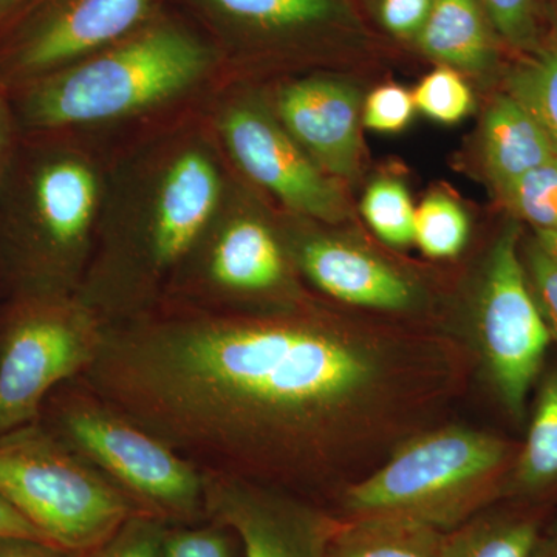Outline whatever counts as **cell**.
Returning <instances> with one entry per match:
<instances>
[{
	"label": "cell",
	"mask_w": 557,
	"mask_h": 557,
	"mask_svg": "<svg viewBox=\"0 0 557 557\" xmlns=\"http://www.w3.org/2000/svg\"><path fill=\"white\" fill-rule=\"evenodd\" d=\"M432 358L317 317L188 314L106 325L78 381L201 471L288 491L397 421Z\"/></svg>",
	"instance_id": "1"
},
{
	"label": "cell",
	"mask_w": 557,
	"mask_h": 557,
	"mask_svg": "<svg viewBox=\"0 0 557 557\" xmlns=\"http://www.w3.org/2000/svg\"><path fill=\"white\" fill-rule=\"evenodd\" d=\"M516 454L507 440L471 428L423 432L343 491L338 518L386 516L448 533L504 496Z\"/></svg>",
	"instance_id": "2"
},
{
	"label": "cell",
	"mask_w": 557,
	"mask_h": 557,
	"mask_svg": "<svg viewBox=\"0 0 557 557\" xmlns=\"http://www.w3.org/2000/svg\"><path fill=\"white\" fill-rule=\"evenodd\" d=\"M40 420L143 512L170 525L207 520L201 469L78 380L50 395Z\"/></svg>",
	"instance_id": "3"
},
{
	"label": "cell",
	"mask_w": 557,
	"mask_h": 557,
	"mask_svg": "<svg viewBox=\"0 0 557 557\" xmlns=\"http://www.w3.org/2000/svg\"><path fill=\"white\" fill-rule=\"evenodd\" d=\"M0 497L50 544L76 557L143 512L42 420L0 437Z\"/></svg>",
	"instance_id": "4"
},
{
	"label": "cell",
	"mask_w": 557,
	"mask_h": 557,
	"mask_svg": "<svg viewBox=\"0 0 557 557\" xmlns=\"http://www.w3.org/2000/svg\"><path fill=\"white\" fill-rule=\"evenodd\" d=\"M207 47L174 27L143 32L97 60L42 81L27 101L39 127L116 119L174 97L203 75Z\"/></svg>",
	"instance_id": "5"
},
{
	"label": "cell",
	"mask_w": 557,
	"mask_h": 557,
	"mask_svg": "<svg viewBox=\"0 0 557 557\" xmlns=\"http://www.w3.org/2000/svg\"><path fill=\"white\" fill-rule=\"evenodd\" d=\"M106 325L61 299H35L0 339V437L42 417L50 395L97 358Z\"/></svg>",
	"instance_id": "6"
},
{
	"label": "cell",
	"mask_w": 557,
	"mask_h": 557,
	"mask_svg": "<svg viewBox=\"0 0 557 557\" xmlns=\"http://www.w3.org/2000/svg\"><path fill=\"white\" fill-rule=\"evenodd\" d=\"M520 226L508 223L487 258L475 306V336L487 379L509 416L522 420L527 399L553 343L528 284Z\"/></svg>",
	"instance_id": "7"
},
{
	"label": "cell",
	"mask_w": 557,
	"mask_h": 557,
	"mask_svg": "<svg viewBox=\"0 0 557 557\" xmlns=\"http://www.w3.org/2000/svg\"><path fill=\"white\" fill-rule=\"evenodd\" d=\"M201 472L207 520L236 534L242 557H327L338 516L282 487Z\"/></svg>",
	"instance_id": "8"
},
{
	"label": "cell",
	"mask_w": 557,
	"mask_h": 557,
	"mask_svg": "<svg viewBox=\"0 0 557 557\" xmlns=\"http://www.w3.org/2000/svg\"><path fill=\"white\" fill-rule=\"evenodd\" d=\"M223 134L245 174L293 211L329 223L346 219V199L338 186L269 116L255 109L233 110Z\"/></svg>",
	"instance_id": "9"
},
{
	"label": "cell",
	"mask_w": 557,
	"mask_h": 557,
	"mask_svg": "<svg viewBox=\"0 0 557 557\" xmlns=\"http://www.w3.org/2000/svg\"><path fill=\"white\" fill-rule=\"evenodd\" d=\"M278 115L321 170L354 178L361 166V95L335 79L298 81L278 95Z\"/></svg>",
	"instance_id": "10"
},
{
	"label": "cell",
	"mask_w": 557,
	"mask_h": 557,
	"mask_svg": "<svg viewBox=\"0 0 557 557\" xmlns=\"http://www.w3.org/2000/svg\"><path fill=\"white\" fill-rule=\"evenodd\" d=\"M152 5L153 0H65L22 42L17 65L44 72L108 46L145 21Z\"/></svg>",
	"instance_id": "11"
},
{
	"label": "cell",
	"mask_w": 557,
	"mask_h": 557,
	"mask_svg": "<svg viewBox=\"0 0 557 557\" xmlns=\"http://www.w3.org/2000/svg\"><path fill=\"white\" fill-rule=\"evenodd\" d=\"M300 270L333 299L380 311H405L416 304L412 282L368 249L330 237L300 245Z\"/></svg>",
	"instance_id": "12"
},
{
	"label": "cell",
	"mask_w": 557,
	"mask_h": 557,
	"mask_svg": "<svg viewBox=\"0 0 557 557\" xmlns=\"http://www.w3.org/2000/svg\"><path fill=\"white\" fill-rule=\"evenodd\" d=\"M219 175L200 152L180 156L164 175L152 236L150 259L157 270L180 262L199 239L219 200Z\"/></svg>",
	"instance_id": "13"
},
{
	"label": "cell",
	"mask_w": 557,
	"mask_h": 557,
	"mask_svg": "<svg viewBox=\"0 0 557 557\" xmlns=\"http://www.w3.org/2000/svg\"><path fill=\"white\" fill-rule=\"evenodd\" d=\"M97 201V182L79 161H53L35 183L36 220L42 255L61 258L83 244Z\"/></svg>",
	"instance_id": "14"
},
{
	"label": "cell",
	"mask_w": 557,
	"mask_h": 557,
	"mask_svg": "<svg viewBox=\"0 0 557 557\" xmlns=\"http://www.w3.org/2000/svg\"><path fill=\"white\" fill-rule=\"evenodd\" d=\"M208 274L219 288L251 295L281 287L287 277V263L269 226L239 219L215 240Z\"/></svg>",
	"instance_id": "15"
},
{
	"label": "cell",
	"mask_w": 557,
	"mask_h": 557,
	"mask_svg": "<svg viewBox=\"0 0 557 557\" xmlns=\"http://www.w3.org/2000/svg\"><path fill=\"white\" fill-rule=\"evenodd\" d=\"M482 148L487 177L498 194L557 156L536 120L507 91L497 95L486 110Z\"/></svg>",
	"instance_id": "16"
},
{
	"label": "cell",
	"mask_w": 557,
	"mask_h": 557,
	"mask_svg": "<svg viewBox=\"0 0 557 557\" xmlns=\"http://www.w3.org/2000/svg\"><path fill=\"white\" fill-rule=\"evenodd\" d=\"M491 28L480 0H434L417 42L448 67L485 72L496 61Z\"/></svg>",
	"instance_id": "17"
},
{
	"label": "cell",
	"mask_w": 557,
	"mask_h": 557,
	"mask_svg": "<svg viewBox=\"0 0 557 557\" xmlns=\"http://www.w3.org/2000/svg\"><path fill=\"white\" fill-rule=\"evenodd\" d=\"M327 557H445V531L386 516L339 518Z\"/></svg>",
	"instance_id": "18"
},
{
	"label": "cell",
	"mask_w": 557,
	"mask_h": 557,
	"mask_svg": "<svg viewBox=\"0 0 557 557\" xmlns=\"http://www.w3.org/2000/svg\"><path fill=\"white\" fill-rule=\"evenodd\" d=\"M557 490V369L541 381L525 443L509 469L504 496L536 498Z\"/></svg>",
	"instance_id": "19"
},
{
	"label": "cell",
	"mask_w": 557,
	"mask_h": 557,
	"mask_svg": "<svg viewBox=\"0 0 557 557\" xmlns=\"http://www.w3.org/2000/svg\"><path fill=\"white\" fill-rule=\"evenodd\" d=\"M542 533L537 516L485 508L445 533V557H531Z\"/></svg>",
	"instance_id": "20"
},
{
	"label": "cell",
	"mask_w": 557,
	"mask_h": 557,
	"mask_svg": "<svg viewBox=\"0 0 557 557\" xmlns=\"http://www.w3.org/2000/svg\"><path fill=\"white\" fill-rule=\"evenodd\" d=\"M507 94L530 112L557 153V42L537 47L509 70Z\"/></svg>",
	"instance_id": "21"
},
{
	"label": "cell",
	"mask_w": 557,
	"mask_h": 557,
	"mask_svg": "<svg viewBox=\"0 0 557 557\" xmlns=\"http://www.w3.org/2000/svg\"><path fill=\"white\" fill-rule=\"evenodd\" d=\"M234 20L267 28L298 30L347 17L343 0H211Z\"/></svg>",
	"instance_id": "22"
},
{
	"label": "cell",
	"mask_w": 557,
	"mask_h": 557,
	"mask_svg": "<svg viewBox=\"0 0 557 557\" xmlns=\"http://www.w3.org/2000/svg\"><path fill=\"white\" fill-rule=\"evenodd\" d=\"M468 237L467 212L446 194H429L416 208L413 242L428 258H456L467 245Z\"/></svg>",
	"instance_id": "23"
},
{
	"label": "cell",
	"mask_w": 557,
	"mask_h": 557,
	"mask_svg": "<svg viewBox=\"0 0 557 557\" xmlns=\"http://www.w3.org/2000/svg\"><path fill=\"white\" fill-rule=\"evenodd\" d=\"M362 215L373 233L392 247H408L413 242L416 208L408 189L397 180L383 178L366 190Z\"/></svg>",
	"instance_id": "24"
},
{
	"label": "cell",
	"mask_w": 557,
	"mask_h": 557,
	"mask_svg": "<svg viewBox=\"0 0 557 557\" xmlns=\"http://www.w3.org/2000/svg\"><path fill=\"white\" fill-rule=\"evenodd\" d=\"M498 197L534 233L557 230V156L520 175Z\"/></svg>",
	"instance_id": "25"
},
{
	"label": "cell",
	"mask_w": 557,
	"mask_h": 557,
	"mask_svg": "<svg viewBox=\"0 0 557 557\" xmlns=\"http://www.w3.org/2000/svg\"><path fill=\"white\" fill-rule=\"evenodd\" d=\"M412 97L418 110L442 124L460 123L474 106L468 84L448 65L424 76Z\"/></svg>",
	"instance_id": "26"
},
{
	"label": "cell",
	"mask_w": 557,
	"mask_h": 557,
	"mask_svg": "<svg viewBox=\"0 0 557 557\" xmlns=\"http://www.w3.org/2000/svg\"><path fill=\"white\" fill-rule=\"evenodd\" d=\"M170 523L148 512H137L116 528L98 547L81 557H163Z\"/></svg>",
	"instance_id": "27"
},
{
	"label": "cell",
	"mask_w": 557,
	"mask_h": 557,
	"mask_svg": "<svg viewBox=\"0 0 557 557\" xmlns=\"http://www.w3.org/2000/svg\"><path fill=\"white\" fill-rule=\"evenodd\" d=\"M494 30L512 49L534 51L539 47L545 0H480Z\"/></svg>",
	"instance_id": "28"
},
{
	"label": "cell",
	"mask_w": 557,
	"mask_h": 557,
	"mask_svg": "<svg viewBox=\"0 0 557 557\" xmlns=\"http://www.w3.org/2000/svg\"><path fill=\"white\" fill-rule=\"evenodd\" d=\"M163 557H242V548L230 528L205 520L194 525H170Z\"/></svg>",
	"instance_id": "29"
},
{
	"label": "cell",
	"mask_w": 557,
	"mask_h": 557,
	"mask_svg": "<svg viewBox=\"0 0 557 557\" xmlns=\"http://www.w3.org/2000/svg\"><path fill=\"white\" fill-rule=\"evenodd\" d=\"M522 262L539 310L557 344V260L533 236L522 245Z\"/></svg>",
	"instance_id": "30"
},
{
	"label": "cell",
	"mask_w": 557,
	"mask_h": 557,
	"mask_svg": "<svg viewBox=\"0 0 557 557\" xmlns=\"http://www.w3.org/2000/svg\"><path fill=\"white\" fill-rule=\"evenodd\" d=\"M416 109L412 94L405 87L391 84L369 95L362 110V123L369 129L395 134L409 126Z\"/></svg>",
	"instance_id": "31"
},
{
	"label": "cell",
	"mask_w": 557,
	"mask_h": 557,
	"mask_svg": "<svg viewBox=\"0 0 557 557\" xmlns=\"http://www.w3.org/2000/svg\"><path fill=\"white\" fill-rule=\"evenodd\" d=\"M432 5L434 0H380V21L392 35L417 39Z\"/></svg>",
	"instance_id": "32"
},
{
	"label": "cell",
	"mask_w": 557,
	"mask_h": 557,
	"mask_svg": "<svg viewBox=\"0 0 557 557\" xmlns=\"http://www.w3.org/2000/svg\"><path fill=\"white\" fill-rule=\"evenodd\" d=\"M0 557H76L49 542L28 537H0Z\"/></svg>",
	"instance_id": "33"
},
{
	"label": "cell",
	"mask_w": 557,
	"mask_h": 557,
	"mask_svg": "<svg viewBox=\"0 0 557 557\" xmlns=\"http://www.w3.org/2000/svg\"><path fill=\"white\" fill-rule=\"evenodd\" d=\"M0 537H28L49 542L2 497H0Z\"/></svg>",
	"instance_id": "34"
},
{
	"label": "cell",
	"mask_w": 557,
	"mask_h": 557,
	"mask_svg": "<svg viewBox=\"0 0 557 557\" xmlns=\"http://www.w3.org/2000/svg\"><path fill=\"white\" fill-rule=\"evenodd\" d=\"M541 544L547 557H557V516L548 530L542 534Z\"/></svg>",
	"instance_id": "35"
},
{
	"label": "cell",
	"mask_w": 557,
	"mask_h": 557,
	"mask_svg": "<svg viewBox=\"0 0 557 557\" xmlns=\"http://www.w3.org/2000/svg\"><path fill=\"white\" fill-rule=\"evenodd\" d=\"M534 237H536L539 244L542 245V248H544L553 259L557 260V230L536 231Z\"/></svg>",
	"instance_id": "36"
},
{
	"label": "cell",
	"mask_w": 557,
	"mask_h": 557,
	"mask_svg": "<svg viewBox=\"0 0 557 557\" xmlns=\"http://www.w3.org/2000/svg\"><path fill=\"white\" fill-rule=\"evenodd\" d=\"M16 2L17 0H0V20H2L11 9H13L14 3Z\"/></svg>",
	"instance_id": "37"
},
{
	"label": "cell",
	"mask_w": 557,
	"mask_h": 557,
	"mask_svg": "<svg viewBox=\"0 0 557 557\" xmlns=\"http://www.w3.org/2000/svg\"><path fill=\"white\" fill-rule=\"evenodd\" d=\"M531 557H547V555H545L544 547H542L541 541H539L537 547L534 549L533 556Z\"/></svg>",
	"instance_id": "38"
},
{
	"label": "cell",
	"mask_w": 557,
	"mask_h": 557,
	"mask_svg": "<svg viewBox=\"0 0 557 557\" xmlns=\"http://www.w3.org/2000/svg\"><path fill=\"white\" fill-rule=\"evenodd\" d=\"M2 145H3V131H2V120H0V157H2Z\"/></svg>",
	"instance_id": "39"
}]
</instances>
